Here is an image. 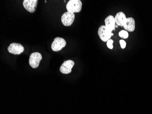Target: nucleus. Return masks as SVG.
<instances>
[{
    "mask_svg": "<svg viewBox=\"0 0 152 114\" xmlns=\"http://www.w3.org/2000/svg\"><path fill=\"white\" fill-rule=\"evenodd\" d=\"M82 2L80 0H70L66 5L67 12L78 13L82 10Z\"/></svg>",
    "mask_w": 152,
    "mask_h": 114,
    "instance_id": "nucleus-1",
    "label": "nucleus"
},
{
    "mask_svg": "<svg viewBox=\"0 0 152 114\" xmlns=\"http://www.w3.org/2000/svg\"><path fill=\"white\" fill-rule=\"evenodd\" d=\"M98 34L100 39L104 42H107L113 35L112 32L107 29L104 25L101 26L99 27Z\"/></svg>",
    "mask_w": 152,
    "mask_h": 114,
    "instance_id": "nucleus-2",
    "label": "nucleus"
},
{
    "mask_svg": "<svg viewBox=\"0 0 152 114\" xmlns=\"http://www.w3.org/2000/svg\"><path fill=\"white\" fill-rule=\"evenodd\" d=\"M42 59V56L38 52H34L30 56L29 63L32 68H37L39 66L40 61Z\"/></svg>",
    "mask_w": 152,
    "mask_h": 114,
    "instance_id": "nucleus-3",
    "label": "nucleus"
},
{
    "mask_svg": "<svg viewBox=\"0 0 152 114\" xmlns=\"http://www.w3.org/2000/svg\"><path fill=\"white\" fill-rule=\"evenodd\" d=\"M66 42L62 38L57 37L55 38L51 45V48L53 51L58 52L65 47Z\"/></svg>",
    "mask_w": 152,
    "mask_h": 114,
    "instance_id": "nucleus-4",
    "label": "nucleus"
},
{
    "mask_svg": "<svg viewBox=\"0 0 152 114\" xmlns=\"http://www.w3.org/2000/svg\"><path fill=\"white\" fill-rule=\"evenodd\" d=\"M75 15L73 13L67 12L62 15L61 18V22L65 26H70L74 22Z\"/></svg>",
    "mask_w": 152,
    "mask_h": 114,
    "instance_id": "nucleus-5",
    "label": "nucleus"
},
{
    "mask_svg": "<svg viewBox=\"0 0 152 114\" xmlns=\"http://www.w3.org/2000/svg\"><path fill=\"white\" fill-rule=\"evenodd\" d=\"M7 49L8 52L11 54L14 55H19L23 52L24 48L23 45L20 43H12L9 45Z\"/></svg>",
    "mask_w": 152,
    "mask_h": 114,
    "instance_id": "nucleus-6",
    "label": "nucleus"
},
{
    "mask_svg": "<svg viewBox=\"0 0 152 114\" xmlns=\"http://www.w3.org/2000/svg\"><path fill=\"white\" fill-rule=\"evenodd\" d=\"M37 2V0H24L23 2V6L26 11L33 13L35 12Z\"/></svg>",
    "mask_w": 152,
    "mask_h": 114,
    "instance_id": "nucleus-7",
    "label": "nucleus"
},
{
    "mask_svg": "<svg viewBox=\"0 0 152 114\" xmlns=\"http://www.w3.org/2000/svg\"><path fill=\"white\" fill-rule=\"evenodd\" d=\"M74 65V62L71 60L64 62L60 68V71L64 74H68L72 72V69Z\"/></svg>",
    "mask_w": 152,
    "mask_h": 114,
    "instance_id": "nucleus-8",
    "label": "nucleus"
},
{
    "mask_svg": "<svg viewBox=\"0 0 152 114\" xmlns=\"http://www.w3.org/2000/svg\"><path fill=\"white\" fill-rule=\"evenodd\" d=\"M105 26L107 29L112 32L115 29L116 26L115 17L112 15H109L106 18L104 21Z\"/></svg>",
    "mask_w": 152,
    "mask_h": 114,
    "instance_id": "nucleus-9",
    "label": "nucleus"
},
{
    "mask_svg": "<svg viewBox=\"0 0 152 114\" xmlns=\"http://www.w3.org/2000/svg\"><path fill=\"white\" fill-rule=\"evenodd\" d=\"M123 27L127 31L130 32H134L135 28L134 19L133 18H131V17L127 18L126 22L124 24Z\"/></svg>",
    "mask_w": 152,
    "mask_h": 114,
    "instance_id": "nucleus-10",
    "label": "nucleus"
},
{
    "mask_svg": "<svg viewBox=\"0 0 152 114\" xmlns=\"http://www.w3.org/2000/svg\"><path fill=\"white\" fill-rule=\"evenodd\" d=\"M115 19L116 24L117 26H123L126 22L127 18L125 14L123 12H120L116 14Z\"/></svg>",
    "mask_w": 152,
    "mask_h": 114,
    "instance_id": "nucleus-11",
    "label": "nucleus"
},
{
    "mask_svg": "<svg viewBox=\"0 0 152 114\" xmlns=\"http://www.w3.org/2000/svg\"><path fill=\"white\" fill-rule=\"evenodd\" d=\"M118 35L121 38L126 39L129 37V33L126 30H122L119 32Z\"/></svg>",
    "mask_w": 152,
    "mask_h": 114,
    "instance_id": "nucleus-12",
    "label": "nucleus"
},
{
    "mask_svg": "<svg viewBox=\"0 0 152 114\" xmlns=\"http://www.w3.org/2000/svg\"><path fill=\"white\" fill-rule=\"evenodd\" d=\"M113 41L112 39H110L107 42V48H109L110 49H113Z\"/></svg>",
    "mask_w": 152,
    "mask_h": 114,
    "instance_id": "nucleus-13",
    "label": "nucleus"
},
{
    "mask_svg": "<svg viewBox=\"0 0 152 114\" xmlns=\"http://www.w3.org/2000/svg\"><path fill=\"white\" fill-rule=\"evenodd\" d=\"M119 43H120V46L122 49H124L126 48V43L124 40H120L119 41Z\"/></svg>",
    "mask_w": 152,
    "mask_h": 114,
    "instance_id": "nucleus-14",
    "label": "nucleus"
},
{
    "mask_svg": "<svg viewBox=\"0 0 152 114\" xmlns=\"http://www.w3.org/2000/svg\"><path fill=\"white\" fill-rule=\"evenodd\" d=\"M45 3H46V2H47V1H45Z\"/></svg>",
    "mask_w": 152,
    "mask_h": 114,
    "instance_id": "nucleus-15",
    "label": "nucleus"
}]
</instances>
